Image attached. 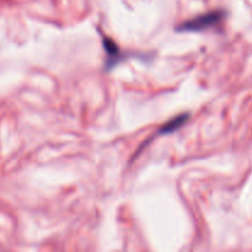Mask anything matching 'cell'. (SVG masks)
<instances>
[{
	"mask_svg": "<svg viewBox=\"0 0 252 252\" xmlns=\"http://www.w3.org/2000/svg\"><path fill=\"white\" fill-rule=\"evenodd\" d=\"M187 121H189V115H187V113H185V115H181V116H177V117L172 118L171 121H169L167 123H165V125L160 128L159 132L158 133H159L160 135L171 134V133L179 130L180 128H181L182 126L187 122Z\"/></svg>",
	"mask_w": 252,
	"mask_h": 252,
	"instance_id": "3",
	"label": "cell"
},
{
	"mask_svg": "<svg viewBox=\"0 0 252 252\" xmlns=\"http://www.w3.org/2000/svg\"><path fill=\"white\" fill-rule=\"evenodd\" d=\"M103 48H105L106 53H107V68H111V66L116 65L120 61V58H122L120 51H118L117 44H115V42L112 39L105 37L103 38Z\"/></svg>",
	"mask_w": 252,
	"mask_h": 252,
	"instance_id": "2",
	"label": "cell"
},
{
	"mask_svg": "<svg viewBox=\"0 0 252 252\" xmlns=\"http://www.w3.org/2000/svg\"><path fill=\"white\" fill-rule=\"evenodd\" d=\"M225 17V12L221 10H216V11L207 12V14L199 15V16L194 17V19L189 20V21L184 22L179 26L177 31L182 32H199L204 31V30L212 29L216 27L223 21Z\"/></svg>",
	"mask_w": 252,
	"mask_h": 252,
	"instance_id": "1",
	"label": "cell"
}]
</instances>
